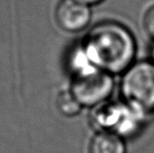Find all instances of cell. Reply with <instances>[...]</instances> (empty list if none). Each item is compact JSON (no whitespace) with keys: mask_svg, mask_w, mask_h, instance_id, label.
Returning <instances> with one entry per match:
<instances>
[{"mask_svg":"<svg viewBox=\"0 0 154 153\" xmlns=\"http://www.w3.org/2000/svg\"><path fill=\"white\" fill-rule=\"evenodd\" d=\"M81 43L94 66L112 75L123 73L135 63V37L119 23H98Z\"/></svg>","mask_w":154,"mask_h":153,"instance_id":"cell-1","label":"cell"},{"mask_svg":"<svg viewBox=\"0 0 154 153\" xmlns=\"http://www.w3.org/2000/svg\"><path fill=\"white\" fill-rule=\"evenodd\" d=\"M79 1L83 2L85 4H87V5L92 6V5H96V4L100 3L102 1H103V0H79Z\"/></svg>","mask_w":154,"mask_h":153,"instance_id":"cell-10","label":"cell"},{"mask_svg":"<svg viewBox=\"0 0 154 153\" xmlns=\"http://www.w3.org/2000/svg\"><path fill=\"white\" fill-rule=\"evenodd\" d=\"M57 107L63 115L67 116V117H72V116L79 114L81 108L83 106H81V103L77 100V99L69 90L60 93L58 96Z\"/></svg>","mask_w":154,"mask_h":153,"instance_id":"cell-8","label":"cell"},{"mask_svg":"<svg viewBox=\"0 0 154 153\" xmlns=\"http://www.w3.org/2000/svg\"><path fill=\"white\" fill-rule=\"evenodd\" d=\"M143 25L148 36L154 40V6L148 9L145 14Z\"/></svg>","mask_w":154,"mask_h":153,"instance_id":"cell-9","label":"cell"},{"mask_svg":"<svg viewBox=\"0 0 154 153\" xmlns=\"http://www.w3.org/2000/svg\"><path fill=\"white\" fill-rule=\"evenodd\" d=\"M90 153H126L123 138L113 133L100 132L90 143Z\"/></svg>","mask_w":154,"mask_h":153,"instance_id":"cell-6","label":"cell"},{"mask_svg":"<svg viewBox=\"0 0 154 153\" xmlns=\"http://www.w3.org/2000/svg\"><path fill=\"white\" fill-rule=\"evenodd\" d=\"M151 57H152V62L154 63V44L152 46V50H151Z\"/></svg>","mask_w":154,"mask_h":153,"instance_id":"cell-11","label":"cell"},{"mask_svg":"<svg viewBox=\"0 0 154 153\" xmlns=\"http://www.w3.org/2000/svg\"><path fill=\"white\" fill-rule=\"evenodd\" d=\"M66 64L68 70L72 74V77L87 74L99 69L92 63L84 49L82 43L77 44L76 46L70 49L69 53L67 55Z\"/></svg>","mask_w":154,"mask_h":153,"instance_id":"cell-7","label":"cell"},{"mask_svg":"<svg viewBox=\"0 0 154 153\" xmlns=\"http://www.w3.org/2000/svg\"><path fill=\"white\" fill-rule=\"evenodd\" d=\"M90 117L93 126L100 132L113 133L124 139L137 134L147 115L134 109L123 100L121 103L107 100L94 107Z\"/></svg>","mask_w":154,"mask_h":153,"instance_id":"cell-3","label":"cell"},{"mask_svg":"<svg viewBox=\"0 0 154 153\" xmlns=\"http://www.w3.org/2000/svg\"><path fill=\"white\" fill-rule=\"evenodd\" d=\"M113 89V75L97 69L72 78L70 92L82 106L96 107L107 102Z\"/></svg>","mask_w":154,"mask_h":153,"instance_id":"cell-4","label":"cell"},{"mask_svg":"<svg viewBox=\"0 0 154 153\" xmlns=\"http://www.w3.org/2000/svg\"><path fill=\"white\" fill-rule=\"evenodd\" d=\"M123 102L145 115L154 112V63L135 62L123 72L120 84Z\"/></svg>","mask_w":154,"mask_h":153,"instance_id":"cell-2","label":"cell"},{"mask_svg":"<svg viewBox=\"0 0 154 153\" xmlns=\"http://www.w3.org/2000/svg\"><path fill=\"white\" fill-rule=\"evenodd\" d=\"M91 19V6L79 0H62L57 6V23L64 31L70 33L82 31L90 25Z\"/></svg>","mask_w":154,"mask_h":153,"instance_id":"cell-5","label":"cell"}]
</instances>
